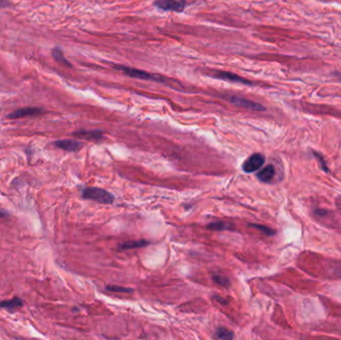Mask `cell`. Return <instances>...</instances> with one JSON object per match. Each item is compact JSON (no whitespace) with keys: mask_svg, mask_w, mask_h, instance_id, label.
Wrapping results in <instances>:
<instances>
[{"mask_svg":"<svg viewBox=\"0 0 341 340\" xmlns=\"http://www.w3.org/2000/svg\"><path fill=\"white\" fill-rule=\"evenodd\" d=\"M114 68L116 70L123 72V74H125L131 78L160 82V83H166L167 82L166 77L159 75V74H153V73H150V72H147L144 70H140V69H136V68H132V67H127L125 65H120V64L114 65Z\"/></svg>","mask_w":341,"mask_h":340,"instance_id":"6da1fadb","label":"cell"},{"mask_svg":"<svg viewBox=\"0 0 341 340\" xmlns=\"http://www.w3.org/2000/svg\"><path fill=\"white\" fill-rule=\"evenodd\" d=\"M82 197L105 205L112 204L115 200V197L111 193L100 188H85L82 192Z\"/></svg>","mask_w":341,"mask_h":340,"instance_id":"7a4b0ae2","label":"cell"},{"mask_svg":"<svg viewBox=\"0 0 341 340\" xmlns=\"http://www.w3.org/2000/svg\"><path fill=\"white\" fill-rule=\"evenodd\" d=\"M154 5L164 11L182 12L187 6L186 0H155Z\"/></svg>","mask_w":341,"mask_h":340,"instance_id":"3957f363","label":"cell"},{"mask_svg":"<svg viewBox=\"0 0 341 340\" xmlns=\"http://www.w3.org/2000/svg\"><path fill=\"white\" fill-rule=\"evenodd\" d=\"M210 76H212L216 79H221L224 81H228V82H233V83H239V84H243V85H253L254 84L250 80H247L245 78L238 76L237 74H234L231 72H227V71L215 70V71H212V73H210Z\"/></svg>","mask_w":341,"mask_h":340,"instance_id":"277c9868","label":"cell"},{"mask_svg":"<svg viewBox=\"0 0 341 340\" xmlns=\"http://www.w3.org/2000/svg\"><path fill=\"white\" fill-rule=\"evenodd\" d=\"M227 99L230 103L234 104L235 106L242 107L244 109H248V110H252V111H265V108L262 105H260L256 102H253L251 100H247V99L242 98V97L231 95V96H227Z\"/></svg>","mask_w":341,"mask_h":340,"instance_id":"5b68a950","label":"cell"},{"mask_svg":"<svg viewBox=\"0 0 341 340\" xmlns=\"http://www.w3.org/2000/svg\"><path fill=\"white\" fill-rule=\"evenodd\" d=\"M265 162V158L263 155L261 154H253L251 155L242 165V170L245 173H253L255 171H257L258 169H260L262 167V165Z\"/></svg>","mask_w":341,"mask_h":340,"instance_id":"8992f818","label":"cell"},{"mask_svg":"<svg viewBox=\"0 0 341 340\" xmlns=\"http://www.w3.org/2000/svg\"><path fill=\"white\" fill-rule=\"evenodd\" d=\"M43 112L42 109L40 108H35V107H27V108H22V109H18L14 112H12L8 118L10 119H18V118H23V117H27V116H35V115H39Z\"/></svg>","mask_w":341,"mask_h":340,"instance_id":"52a82bcc","label":"cell"},{"mask_svg":"<svg viewBox=\"0 0 341 340\" xmlns=\"http://www.w3.org/2000/svg\"><path fill=\"white\" fill-rule=\"evenodd\" d=\"M55 146L58 148L68 151V152H76L79 151L82 147L83 144L78 141H72V140H60L55 143Z\"/></svg>","mask_w":341,"mask_h":340,"instance_id":"ba28073f","label":"cell"},{"mask_svg":"<svg viewBox=\"0 0 341 340\" xmlns=\"http://www.w3.org/2000/svg\"><path fill=\"white\" fill-rule=\"evenodd\" d=\"M275 175V169L272 165H268L263 168L259 173H257V179L262 183H269Z\"/></svg>","mask_w":341,"mask_h":340,"instance_id":"9c48e42d","label":"cell"},{"mask_svg":"<svg viewBox=\"0 0 341 340\" xmlns=\"http://www.w3.org/2000/svg\"><path fill=\"white\" fill-rule=\"evenodd\" d=\"M102 135L103 134L100 131H79L74 133V136L87 140H99L102 138Z\"/></svg>","mask_w":341,"mask_h":340,"instance_id":"30bf717a","label":"cell"},{"mask_svg":"<svg viewBox=\"0 0 341 340\" xmlns=\"http://www.w3.org/2000/svg\"><path fill=\"white\" fill-rule=\"evenodd\" d=\"M149 242L144 239L140 240H132V241H126L124 243L120 244V248L122 249H130V248H136V247H143L148 245Z\"/></svg>","mask_w":341,"mask_h":340,"instance_id":"8fae6325","label":"cell"},{"mask_svg":"<svg viewBox=\"0 0 341 340\" xmlns=\"http://www.w3.org/2000/svg\"><path fill=\"white\" fill-rule=\"evenodd\" d=\"M22 301L20 298L18 297H15L13 298L12 300H8V301H4V302H1L0 303V307H2V308H5V309H8V310H14L18 307H21L22 306Z\"/></svg>","mask_w":341,"mask_h":340,"instance_id":"7c38bea8","label":"cell"},{"mask_svg":"<svg viewBox=\"0 0 341 340\" xmlns=\"http://www.w3.org/2000/svg\"><path fill=\"white\" fill-rule=\"evenodd\" d=\"M208 228L211 230H228V229H233V226L228 223L216 222V223L210 224L208 226Z\"/></svg>","mask_w":341,"mask_h":340,"instance_id":"4fadbf2b","label":"cell"},{"mask_svg":"<svg viewBox=\"0 0 341 340\" xmlns=\"http://www.w3.org/2000/svg\"><path fill=\"white\" fill-rule=\"evenodd\" d=\"M234 337L233 333L227 329V328H224V327H220L217 329L216 333H215V338L217 339H224V340H229V339H232Z\"/></svg>","mask_w":341,"mask_h":340,"instance_id":"5bb4252c","label":"cell"},{"mask_svg":"<svg viewBox=\"0 0 341 340\" xmlns=\"http://www.w3.org/2000/svg\"><path fill=\"white\" fill-rule=\"evenodd\" d=\"M52 55H53L54 59H55L57 62H59V63L65 65V66H67V67H71L70 62L64 57L63 52H62L59 48H54L53 51H52Z\"/></svg>","mask_w":341,"mask_h":340,"instance_id":"9a60e30c","label":"cell"},{"mask_svg":"<svg viewBox=\"0 0 341 340\" xmlns=\"http://www.w3.org/2000/svg\"><path fill=\"white\" fill-rule=\"evenodd\" d=\"M213 279H214V281H215L217 284H219V285H221V286H223V287H228V286H229V283H230L227 277H226V276H224V275H220V274L214 275Z\"/></svg>","mask_w":341,"mask_h":340,"instance_id":"2e32d148","label":"cell"},{"mask_svg":"<svg viewBox=\"0 0 341 340\" xmlns=\"http://www.w3.org/2000/svg\"><path fill=\"white\" fill-rule=\"evenodd\" d=\"M250 226L255 227V228H257L258 230L262 231L266 235H273L275 233V231L273 229H271V228H269V227H267L265 226H260V225H255V224H251Z\"/></svg>","mask_w":341,"mask_h":340,"instance_id":"e0dca14e","label":"cell"},{"mask_svg":"<svg viewBox=\"0 0 341 340\" xmlns=\"http://www.w3.org/2000/svg\"><path fill=\"white\" fill-rule=\"evenodd\" d=\"M108 290L110 291H114V292H124V293H130L133 291L132 288H128V287H121V286H107L106 287Z\"/></svg>","mask_w":341,"mask_h":340,"instance_id":"ac0fdd59","label":"cell"},{"mask_svg":"<svg viewBox=\"0 0 341 340\" xmlns=\"http://www.w3.org/2000/svg\"><path fill=\"white\" fill-rule=\"evenodd\" d=\"M314 155H315V157H316L317 161L319 162V164H320L321 168H322V169H323L325 172H328V168H327V166H326V163L323 161V158H322V156H321L320 154L316 153V152H314Z\"/></svg>","mask_w":341,"mask_h":340,"instance_id":"d6986e66","label":"cell"},{"mask_svg":"<svg viewBox=\"0 0 341 340\" xmlns=\"http://www.w3.org/2000/svg\"><path fill=\"white\" fill-rule=\"evenodd\" d=\"M214 299H217V301L220 302V303H222V304H227V303L226 299H224V298H222V297H220V296H214Z\"/></svg>","mask_w":341,"mask_h":340,"instance_id":"ffe728a7","label":"cell"},{"mask_svg":"<svg viewBox=\"0 0 341 340\" xmlns=\"http://www.w3.org/2000/svg\"><path fill=\"white\" fill-rule=\"evenodd\" d=\"M316 214H317V215H320V216H323V215H325V214H326V211L317 210V211H316Z\"/></svg>","mask_w":341,"mask_h":340,"instance_id":"44dd1931","label":"cell"},{"mask_svg":"<svg viewBox=\"0 0 341 340\" xmlns=\"http://www.w3.org/2000/svg\"><path fill=\"white\" fill-rule=\"evenodd\" d=\"M7 215L5 214V213H3V212H0V219H1V218H4V217H6Z\"/></svg>","mask_w":341,"mask_h":340,"instance_id":"7402d4cb","label":"cell"}]
</instances>
